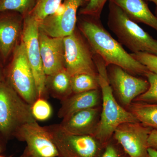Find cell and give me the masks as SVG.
Instances as JSON below:
<instances>
[{
  "label": "cell",
  "mask_w": 157,
  "mask_h": 157,
  "mask_svg": "<svg viewBox=\"0 0 157 157\" xmlns=\"http://www.w3.org/2000/svg\"><path fill=\"white\" fill-rule=\"evenodd\" d=\"M81 15L79 29L95 54L103 59L106 66L116 65L134 76H144L150 72L124 49L104 27L101 18Z\"/></svg>",
  "instance_id": "1"
},
{
  "label": "cell",
  "mask_w": 157,
  "mask_h": 157,
  "mask_svg": "<svg viewBox=\"0 0 157 157\" xmlns=\"http://www.w3.org/2000/svg\"><path fill=\"white\" fill-rule=\"evenodd\" d=\"M94 59L102 94V107L101 118L94 136L101 142H104L109 140L115 129L121 124L138 122L139 121L130 111L119 105L116 100L109 83L107 66L103 59L96 54Z\"/></svg>",
  "instance_id": "2"
},
{
  "label": "cell",
  "mask_w": 157,
  "mask_h": 157,
  "mask_svg": "<svg viewBox=\"0 0 157 157\" xmlns=\"http://www.w3.org/2000/svg\"><path fill=\"white\" fill-rule=\"evenodd\" d=\"M108 2L107 25L118 42L132 53L146 52L157 55V39L130 19L118 6Z\"/></svg>",
  "instance_id": "3"
},
{
  "label": "cell",
  "mask_w": 157,
  "mask_h": 157,
  "mask_svg": "<svg viewBox=\"0 0 157 157\" xmlns=\"http://www.w3.org/2000/svg\"><path fill=\"white\" fill-rule=\"evenodd\" d=\"M36 121L31 105L6 80L0 82V135L5 140L15 137L23 126Z\"/></svg>",
  "instance_id": "4"
},
{
  "label": "cell",
  "mask_w": 157,
  "mask_h": 157,
  "mask_svg": "<svg viewBox=\"0 0 157 157\" xmlns=\"http://www.w3.org/2000/svg\"><path fill=\"white\" fill-rule=\"evenodd\" d=\"M5 73L6 81L28 104L32 106L38 98L36 82L21 41L13 52Z\"/></svg>",
  "instance_id": "5"
},
{
  "label": "cell",
  "mask_w": 157,
  "mask_h": 157,
  "mask_svg": "<svg viewBox=\"0 0 157 157\" xmlns=\"http://www.w3.org/2000/svg\"><path fill=\"white\" fill-rule=\"evenodd\" d=\"M65 68L71 76L86 73L98 76L94 57L95 54L87 40L76 30L64 37Z\"/></svg>",
  "instance_id": "6"
},
{
  "label": "cell",
  "mask_w": 157,
  "mask_h": 157,
  "mask_svg": "<svg viewBox=\"0 0 157 157\" xmlns=\"http://www.w3.org/2000/svg\"><path fill=\"white\" fill-rule=\"evenodd\" d=\"M39 24L29 15L24 17L21 42L25 48L29 64L35 79L38 98L45 99L46 76L40 54L39 40Z\"/></svg>",
  "instance_id": "7"
},
{
  "label": "cell",
  "mask_w": 157,
  "mask_h": 157,
  "mask_svg": "<svg viewBox=\"0 0 157 157\" xmlns=\"http://www.w3.org/2000/svg\"><path fill=\"white\" fill-rule=\"evenodd\" d=\"M56 146L60 157H95L98 150L96 138L65 131L59 124L44 127Z\"/></svg>",
  "instance_id": "8"
},
{
  "label": "cell",
  "mask_w": 157,
  "mask_h": 157,
  "mask_svg": "<svg viewBox=\"0 0 157 157\" xmlns=\"http://www.w3.org/2000/svg\"><path fill=\"white\" fill-rule=\"evenodd\" d=\"M89 0H64L56 11L38 23L40 30L52 37H64L76 29L77 14Z\"/></svg>",
  "instance_id": "9"
},
{
  "label": "cell",
  "mask_w": 157,
  "mask_h": 157,
  "mask_svg": "<svg viewBox=\"0 0 157 157\" xmlns=\"http://www.w3.org/2000/svg\"><path fill=\"white\" fill-rule=\"evenodd\" d=\"M15 137L26 144L20 157H60L49 133L37 121L23 126Z\"/></svg>",
  "instance_id": "10"
},
{
  "label": "cell",
  "mask_w": 157,
  "mask_h": 157,
  "mask_svg": "<svg viewBox=\"0 0 157 157\" xmlns=\"http://www.w3.org/2000/svg\"><path fill=\"white\" fill-rule=\"evenodd\" d=\"M107 75L111 87L121 102L128 106L138 96L145 92L149 86L147 79L136 77L116 65L107 67Z\"/></svg>",
  "instance_id": "11"
},
{
  "label": "cell",
  "mask_w": 157,
  "mask_h": 157,
  "mask_svg": "<svg viewBox=\"0 0 157 157\" xmlns=\"http://www.w3.org/2000/svg\"><path fill=\"white\" fill-rule=\"evenodd\" d=\"M152 129L139 122L124 123L117 128L113 135L130 157H146Z\"/></svg>",
  "instance_id": "12"
},
{
  "label": "cell",
  "mask_w": 157,
  "mask_h": 157,
  "mask_svg": "<svg viewBox=\"0 0 157 157\" xmlns=\"http://www.w3.org/2000/svg\"><path fill=\"white\" fill-rule=\"evenodd\" d=\"M39 40L42 64L46 76L65 68L63 38L51 37L39 30Z\"/></svg>",
  "instance_id": "13"
},
{
  "label": "cell",
  "mask_w": 157,
  "mask_h": 157,
  "mask_svg": "<svg viewBox=\"0 0 157 157\" xmlns=\"http://www.w3.org/2000/svg\"><path fill=\"white\" fill-rule=\"evenodd\" d=\"M23 17L12 11L0 13V54L4 61L9 58L21 37Z\"/></svg>",
  "instance_id": "14"
},
{
  "label": "cell",
  "mask_w": 157,
  "mask_h": 157,
  "mask_svg": "<svg viewBox=\"0 0 157 157\" xmlns=\"http://www.w3.org/2000/svg\"><path fill=\"white\" fill-rule=\"evenodd\" d=\"M98 107L84 109L63 119L60 125L65 131L77 135L94 136L98 125Z\"/></svg>",
  "instance_id": "15"
},
{
  "label": "cell",
  "mask_w": 157,
  "mask_h": 157,
  "mask_svg": "<svg viewBox=\"0 0 157 157\" xmlns=\"http://www.w3.org/2000/svg\"><path fill=\"white\" fill-rule=\"evenodd\" d=\"M121 8L132 20L144 24L157 32V17L149 8L146 0H108Z\"/></svg>",
  "instance_id": "16"
},
{
  "label": "cell",
  "mask_w": 157,
  "mask_h": 157,
  "mask_svg": "<svg viewBox=\"0 0 157 157\" xmlns=\"http://www.w3.org/2000/svg\"><path fill=\"white\" fill-rule=\"evenodd\" d=\"M99 100V90L73 94L61 101V106L58 112V116L63 119L78 111L97 107Z\"/></svg>",
  "instance_id": "17"
},
{
  "label": "cell",
  "mask_w": 157,
  "mask_h": 157,
  "mask_svg": "<svg viewBox=\"0 0 157 157\" xmlns=\"http://www.w3.org/2000/svg\"><path fill=\"white\" fill-rule=\"evenodd\" d=\"M46 88L53 98L63 101L73 94L71 76L65 68L47 76Z\"/></svg>",
  "instance_id": "18"
},
{
  "label": "cell",
  "mask_w": 157,
  "mask_h": 157,
  "mask_svg": "<svg viewBox=\"0 0 157 157\" xmlns=\"http://www.w3.org/2000/svg\"><path fill=\"white\" fill-rule=\"evenodd\" d=\"M128 107L129 111L139 122L147 127L157 130V104L136 102L132 103Z\"/></svg>",
  "instance_id": "19"
},
{
  "label": "cell",
  "mask_w": 157,
  "mask_h": 157,
  "mask_svg": "<svg viewBox=\"0 0 157 157\" xmlns=\"http://www.w3.org/2000/svg\"><path fill=\"white\" fill-rule=\"evenodd\" d=\"M63 2V0H35L33 7L28 15L39 23L53 14Z\"/></svg>",
  "instance_id": "20"
},
{
  "label": "cell",
  "mask_w": 157,
  "mask_h": 157,
  "mask_svg": "<svg viewBox=\"0 0 157 157\" xmlns=\"http://www.w3.org/2000/svg\"><path fill=\"white\" fill-rule=\"evenodd\" d=\"M73 94H78L99 89L98 76L86 73L76 74L71 76Z\"/></svg>",
  "instance_id": "21"
},
{
  "label": "cell",
  "mask_w": 157,
  "mask_h": 157,
  "mask_svg": "<svg viewBox=\"0 0 157 157\" xmlns=\"http://www.w3.org/2000/svg\"><path fill=\"white\" fill-rule=\"evenodd\" d=\"M35 0H0V13L17 12L25 17L33 9Z\"/></svg>",
  "instance_id": "22"
},
{
  "label": "cell",
  "mask_w": 157,
  "mask_h": 157,
  "mask_svg": "<svg viewBox=\"0 0 157 157\" xmlns=\"http://www.w3.org/2000/svg\"><path fill=\"white\" fill-rule=\"evenodd\" d=\"M149 83L148 89L134 100L136 102L157 104V75L149 72L146 76Z\"/></svg>",
  "instance_id": "23"
},
{
  "label": "cell",
  "mask_w": 157,
  "mask_h": 157,
  "mask_svg": "<svg viewBox=\"0 0 157 157\" xmlns=\"http://www.w3.org/2000/svg\"><path fill=\"white\" fill-rule=\"evenodd\" d=\"M31 110L33 116L36 121L47 120L52 113L51 106L45 98H37L31 106Z\"/></svg>",
  "instance_id": "24"
},
{
  "label": "cell",
  "mask_w": 157,
  "mask_h": 157,
  "mask_svg": "<svg viewBox=\"0 0 157 157\" xmlns=\"http://www.w3.org/2000/svg\"><path fill=\"white\" fill-rule=\"evenodd\" d=\"M108 0H89L83 7L79 9V15H89L101 18L105 4Z\"/></svg>",
  "instance_id": "25"
},
{
  "label": "cell",
  "mask_w": 157,
  "mask_h": 157,
  "mask_svg": "<svg viewBox=\"0 0 157 157\" xmlns=\"http://www.w3.org/2000/svg\"><path fill=\"white\" fill-rule=\"evenodd\" d=\"M131 54L137 61L145 66L150 72L157 75V55L142 52Z\"/></svg>",
  "instance_id": "26"
},
{
  "label": "cell",
  "mask_w": 157,
  "mask_h": 157,
  "mask_svg": "<svg viewBox=\"0 0 157 157\" xmlns=\"http://www.w3.org/2000/svg\"><path fill=\"white\" fill-rule=\"evenodd\" d=\"M148 147L157 150V130L152 129L147 140Z\"/></svg>",
  "instance_id": "27"
},
{
  "label": "cell",
  "mask_w": 157,
  "mask_h": 157,
  "mask_svg": "<svg viewBox=\"0 0 157 157\" xmlns=\"http://www.w3.org/2000/svg\"><path fill=\"white\" fill-rule=\"evenodd\" d=\"M101 157H118L115 148L112 145H108Z\"/></svg>",
  "instance_id": "28"
},
{
  "label": "cell",
  "mask_w": 157,
  "mask_h": 157,
  "mask_svg": "<svg viewBox=\"0 0 157 157\" xmlns=\"http://www.w3.org/2000/svg\"><path fill=\"white\" fill-rule=\"evenodd\" d=\"M146 157H157V150L148 147Z\"/></svg>",
  "instance_id": "29"
},
{
  "label": "cell",
  "mask_w": 157,
  "mask_h": 157,
  "mask_svg": "<svg viewBox=\"0 0 157 157\" xmlns=\"http://www.w3.org/2000/svg\"><path fill=\"white\" fill-rule=\"evenodd\" d=\"M5 74L3 73L1 65L0 64V82L4 81L6 80L5 79Z\"/></svg>",
  "instance_id": "30"
},
{
  "label": "cell",
  "mask_w": 157,
  "mask_h": 157,
  "mask_svg": "<svg viewBox=\"0 0 157 157\" xmlns=\"http://www.w3.org/2000/svg\"><path fill=\"white\" fill-rule=\"evenodd\" d=\"M148 2H151L155 4V15L157 17V0H146Z\"/></svg>",
  "instance_id": "31"
},
{
  "label": "cell",
  "mask_w": 157,
  "mask_h": 157,
  "mask_svg": "<svg viewBox=\"0 0 157 157\" xmlns=\"http://www.w3.org/2000/svg\"><path fill=\"white\" fill-rule=\"evenodd\" d=\"M1 137L2 138V137H0V153L2 151L3 148H4V144H3L2 140L1 139Z\"/></svg>",
  "instance_id": "32"
},
{
  "label": "cell",
  "mask_w": 157,
  "mask_h": 157,
  "mask_svg": "<svg viewBox=\"0 0 157 157\" xmlns=\"http://www.w3.org/2000/svg\"><path fill=\"white\" fill-rule=\"evenodd\" d=\"M0 157H3V156H2L0 155Z\"/></svg>",
  "instance_id": "33"
}]
</instances>
